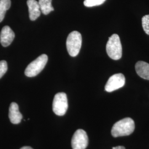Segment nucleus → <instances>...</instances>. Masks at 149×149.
I'll return each instance as SVG.
<instances>
[{"label": "nucleus", "instance_id": "obj_2", "mask_svg": "<svg viewBox=\"0 0 149 149\" xmlns=\"http://www.w3.org/2000/svg\"><path fill=\"white\" fill-rule=\"evenodd\" d=\"M107 53L110 58L117 60L122 58V46L120 38L116 34L109 38L106 45Z\"/></svg>", "mask_w": 149, "mask_h": 149}, {"label": "nucleus", "instance_id": "obj_12", "mask_svg": "<svg viewBox=\"0 0 149 149\" xmlns=\"http://www.w3.org/2000/svg\"><path fill=\"white\" fill-rule=\"evenodd\" d=\"M52 0H39L38 3L40 7V11L44 15H47L52 11L54 10L52 5Z\"/></svg>", "mask_w": 149, "mask_h": 149}, {"label": "nucleus", "instance_id": "obj_18", "mask_svg": "<svg viewBox=\"0 0 149 149\" xmlns=\"http://www.w3.org/2000/svg\"><path fill=\"white\" fill-rule=\"evenodd\" d=\"M20 149H33L30 146H24V147H22V148Z\"/></svg>", "mask_w": 149, "mask_h": 149}, {"label": "nucleus", "instance_id": "obj_17", "mask_svg": "<svg viewBox=\"0 0 149 149\" xmlns=\"http://www.w3.org/2000/svg\"><path fill=\"white\" fill-rule=\"evenodd\" d=\"M112 149H125V148L124 146H117V147L113 148Z\"/></svg>", "mask_w": 149, "mask_h": 149}, {"label": "nucleus", "instance_id": "obj_10", "mask_svg": "<svg viewBox=\"0 0 149 149\" xmlns=\"http://www.w3.org/2000/svg\"><path fill=\"white\" fill-rule=\"evenodd\" d=\"M29 18L31 21H35L40 15V9L38 2L36 0H27Z\"/></svg>", "mask_w": 149, "mask_h": 149}, {"label": "nucleus", "instance_id": "obj_5", "mask_svg": "<svg viewBox=\"0 0 149 149\" xmlns=\"http://www.w3.org/2000/svg\"><path fill=\"white\" fill-rule=\"evenodd\" d=\"M68 108V102L66 94L60 92L56 94L53 102V111L54 113L59 116L65 114Z\"/></svg>", "mask_w": 149, "mask_h": 149}, {"label": "nucleus", "instance_id": "obj_1", "mask_svg": "<svg viewBox=\"0 0 149 149\" xmlns=\"http://www.w3.org/2000/svg\"><path fill=\"white\" fill-rule=\"evenodd\" d=\"M135 123L130 118H125L116 123L112 127L111 134L114 138L127 136L133 133Z\"/></svg>", "mask_w": 149, "mask_h": 149}, {"label": "nucleus", "instance_id": "obj_11", "mask_svg": "<svg viewBox=\"0 0 149 149\" xmlns=\"http://www.w3.org/2000/svg\"><path fill=\"white\" fill-rule=\"evenodd\" d=\"M135 70L140 77L149 80V64L145 61H139L135 64Z\"/></svg>", "mask_w": 149, "mask_h": 149}, {"label": "nucleus", "instance_id": "obj_7", "mask_svg": "<svg viewBox=\"0 0 149 149\" xmlns=\"http://www.w3.org/2000/svg\"><path fill=\"white\" fill-rule=\"evenodd\" d=\"M125 83V78L122 74H113L108 80L105 86V90L111 92L123 87Z\"/></svg>", "mask_w": 149, "mask_h": 149}, {"label": "nucleus", "instance_id": "obj_8", "mask_svg": "<svg viewBox=\"0 0 149 149\" xmlns=\"http://www.w3.org/2000/svg\"><path fill=\"white\" fill-rule=\"evenodd\" d=\"M15 37L13 31L9 26H5L1 32L0 34V42L1 45L7 47L9 46L13 42Z\"/></svg>", "mask_w": 149, "mask_h": 149}, {"label": "nucleus", "instance_id": "obj_3", "mask_svg": "<svg viewBox=\"0 0 149 149\" xmlns=\"http://www.w3.org/2000/svg\"><path fill=\"white\" fill-rule=\"evenodd\" d=\"M82 45V36L77 31L70 33L66 40V48L71 56H76L80 52Z\"/></svg>", "mask_w": 149, "mask_h": 149}, {"label": "nucleus", "instance_id": "obj_4", "mask_svg": "<svg viewBox=\"0 0 149 149\" xmlns=\"http://www.w3.org/2000/svg\"><path fill=\"white\" fill-rule=\"evenodd\" d=\"M48 56L46 54L40 55L28 65L24 72L26 76L32 77L39 74L45 68L48 62Z\"/></svg>", "mask_w": 149, "mask_h": 149}, {"label": "nucleus", "instance_id": "obj_14", "mask_svg": "<svg viewBox=\"0 0 149 149\" xmlns=\"http://www.w3.org/2000/svg\"><path fill=\"white\" fill-rule=\"evenodd\" d=\"M106 0H85L84 4L86 7H91L103 4Z\"/></svg>", "mask_w": 149, "mask_h": 149}, {"label": "nucleus", "instance_id": "obj_13", "mask_svg": "<svg viewBox=\"0 0 149 149\" xmlns=\"http://www.w3.org/2000/svg\"><path fill=\"white\" fill-rule=\"evenodd\" d=\"M11 0H0V22L5 18L6 11L11 7Z\"/></svg>", "mask_w": 149, "mask_h": 149}, {"label": "nucleus", "instance_id": "obj_16", "mask_svg": "<svg viewBox=\"0 0 149 149\" xmlns=\"http://www.w3.org/2000/svg\"><path fill=\"white\" fill-rule=\"evenodd\" d=\"M7 63L5 60L0 61V79L5 74L7 71Z\"/></svg>", "mask_w": 149, "mask_h": 149}, {"label": "nucleus", "instance_id": "obj_9", "mask_svg": "<svg viewBox=\"0 0 149 149\" xmlns=\"http://www.w3.org/2000/svg\"><path fill=\"white\" fill-rule=\"evenodd\" d=\"M9 118L11 122L14 124H19L21 122L23 116L19 111V107L15 102H12L9 108Z\"/></svg>", "mask_w": 149, "mask_h": 149}, {"label": "nucleus", "instance_id": "obj_15", "mask_svg": "<svg viewBox=\"0 0 149 149\" xmlns=\"http://www.w3.org/2000/svg\"><path fill=\"white\" fill-rule=\"evenodd\" d=\"M142 26L144 32L149 35V15H145L142 18Z\"/></svg>", "mask_w": 149, "mask_h": 149}, {"label": "nucleus", "instance_id": "obj_6", "mask_svg": "<svg viewBox=\"0 0 149 149\" xmlns=\"http://www.w3.org/2000/svg\"><path fill=\"white\" fill-rule=\"evenodd\" d=\"M88 144V138L85 131L78 129L75 132L71 140L72 149H85Z\"/></svg>", "mask_w": 149, "mask_h": 149}]
</instances>
